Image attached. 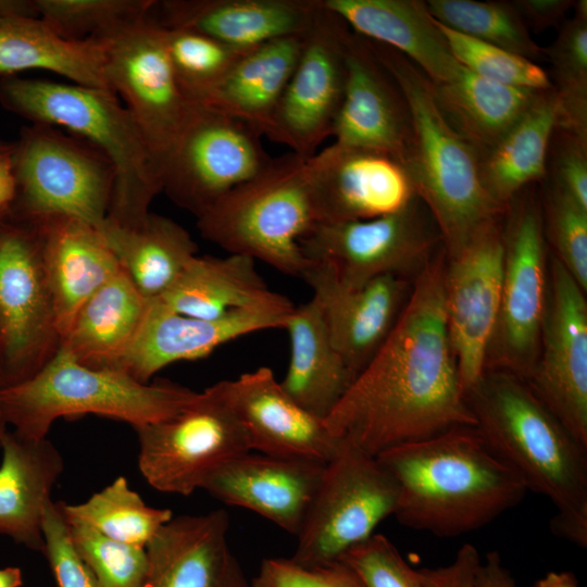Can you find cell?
Masks as SVG:
<instances>
[{"label":"cell","mask_w":587,"mask_h":587,"mask_svg":"<svg viewBox=\"0 0 587 587\" xmlns=\"http://www.w3.org/2000/svg\"><path fill=\"white\" fill-rule=\"evenodd\" d=\"M222 509L173 516L147 545L145 587H251L228 542Z\"/></svg>","instance_id":"cell-25"},{"label":"cell","mask_w":587,"mask_h":587,"mask_svg":"<svg viewBox=\"0 0 587 587\" xmlns=\"http://www.w3.org/2000/svg\"><path fill=\"white\" fill-rule=\"evenodd\" d=\"M439 242L433 217L415 197L385 216L316 223L300 239V247L309 261L328 266L339 280L358 286L378 276L417 274Z\"/></svg>","instance_id":"cell-14"},{"label":"cell","mask_w":587,"mask_h":587,"mask_svg":"<svg viewBox=\"0 0 587 587\" xmlns=\"http://www.w3.org/2000/svg\"><path fill=\"white\" fill-rule=\"evenodd\" d=\"M465 400L489 447L554 505L552 533L587 547V446L511 372L487 369Z\"/></svg>","instance_id":"cell-3"},{"label":"cell","mask_w":587,"mask_h":587,"mask_svg":"<svg viewBox=\"0 0 587 587\" xmlns=\"http://www.w3.org/2000/svg\"><path fill=\"white\" fill-rule=\"evenodd\" d=\"M164 27L198 32L223 42L252 48L303 36L320 0H165L158 2Z\"/></svg>","instance_id":"cell-27"},{"label":"cell","mask_w":587,"mask_h":587,"mask_svg":"<svg viewBox=\"0 0 587 587\" xmlns=\"http://www.w3.org/2000/svg\"><path fill=\"white\" fill-rule=\"evenodd\" d=\"M411 135L405 98L367 39L351 30L346 47V84L332 137L336 143L402 161Z\"/></svg>","instance_id":"cell-21"},{"label":"cell","mask_w":587,"mask_h":587,"mask_svg":"<svg viewBox=\"0 0 587 587\" xmlns=\"http://www.w3.org/2000/svg\"><path fill=\"white\" fill-rule=\"evenodd\" d=\"M523 23L530 32L539 33L560 27L575 0H512Z\"/></svg>","instance_id":"cell-51"},{"label":"cell","mask_w":587,"mask_h":587,"mask_svg":"<svg viewBox=\"0 0 587 587\" xmlns=\"http://www.w3.org/2000/svg\"><path fill=\"white\" fill-rule=\"evenodd\" d=\"M16 197L9 214L33 222L65 215L97 227L105 221L115 168L91 142L62 129L33 124L12 145Z\"/></svg>","instance_id":"cell-8"},{"label":"cell","mask_w":587,"mask_h":587,"mask_svg":"<svg viewBox=\"0 0 587 587\" xmlns=\"http://www.w3.org/2000/svg\"><path fill=\"white\" fill-rule=\"evenodd\" d=\"M502 260L500 220L446 255V324L464 396L487 369L500 309Z\"/></svg>","instance_id":"cell-18"},{"label":"cell","mask_w":587,"mask_h":587,"mask_svg":"<svg viewBox=\"0 0 587 587\" xmlns=\"http://www.w3.org/2000/svg\"><path fill=\"white\" fill-rule=\"evenodd\" d=\"M376 458L397 482L398 522L437 537L479 529L527 492L474 426L400 445Z\"/></svg>","instance_id":"cell-2"},{"label":"cell","mask_w":587,"mask_h":587,"mask_svg":"<svg viewBox=\"0 0 587 587\" xmlns=\"http://www.w3.org/2000/svg\"><path fill=\"white\" fill-rule=\"evenodd\" d=\"M445 271L442 248L416 274L389 336L324 420L335 438L376 457L475 427L447 330Z\"/></svg>","instance_id":"cell-1"},{"label":"cell","mask_w":587,"mask_h":587,"mask_svg":"<svg viewBox=\"0 0 587 587\" xmlns=\"http://www.w3.org/2000/svg\"><path fill=\"white\" fill-rule=\"evenodd\" d=\"M426 4L436 21L453 30L532 61L544 57L511 1L428 0Z\"/></svg>","instance_id":"cell-40"},{"label":"cell","mask_w":587,"mask_h":587,"mask_svg":"<svg viewBox=\"0 0 587 587\" xmlns=\"http://www.w3.org/2000/svg\"><path fill=\"white\" fill-rule=\"evenodd\" d=\"M546 182L540 201L546 239L554 258L579 287L587 291V209L566 192Z\"/></svg>","instance_id":"cell-45"},{"label":"cell","mask_w":587,"mask_h":587,"mask_svg":"<svg viewBox=\"0 0 587 587\" xmlns=\"http://www.w3.org/2000/svg\"><path fill=\"white\" fill-rule=\"evenodd\" d=\"M573 9L574 15L562 23L554 41L542 51L552 67L557 127L587 139V1H575Z\"/></svg>","instance_id":"cell-39"},{"label":"cell","mask_w":587,"mask_h":587,"mask_svg":"<svg viewBox=\"0 0 587 587\" xmlns=\"http://www.w3.org/2000/svg\"><path fill=\"white\" fill-rule=\"evenodd\" d=\"M476 587H516L513 576L503 565L500 554L491 551L476 571Z\"/></svg>","instance_id":"cell-52"},{"label":"cell","mask_w":587,"mask_h":587,"mask_svg":"<svg viewBox=\"0 0 587 587\" xmlns=\"http://www.w3.org/2000/svg\"><path fill=\"white\" fill-rule=\"evenodd\" d=\"M0 448V535L41 552L42 523L64 461L48 439H30L8 429Z\"/></svg>","instance_id":"cell-29"},{"label":"cell","mask_w":587,"mask_h":587,"mask_svg":"<svg viewBox=\"0 0 587 587\" xmlns=\"http://www.w3.org/2000/svg\"><path fill=\"white\" fill-rule=\"evenodd\" d=\"M134 429L142 477L166 494L190 496L222 466L251 451L223 380L198 392L175 415Z\"/></svg>","instance_id":"cell-9"},{"label":"cell","mask_w":587,"mask_h":587,"mask_svg":"<svg viewBox=\"0 0 587 587\" xmlns=\"http://www.w3.org/2000/svg\"><path fill=\"white\" fill-rule=\"evenodd\" d=\"M197 396L170 380L141 383L118 370L89 367L60 347L30 378L5 387L1 405L12 430L45 439L61 417L95 414L136 428L175 415Z\"/></svg>","instance_id":"cell-6"},{"label":"cell","mask_w":587,"mask_h":587,"mask_svg":"<svg viewBox=\"0 0 587 587\" xmlns=\"http://www.w3.org/2000/svg\"><path fill=\"white\" fill-rule=\"evenodd\" d=\"M23 573L20 567L8 566L0 569V587H21Z\"/></svg>","instance_id":"cell-55"},{"label":"cell","mask_w":587,"mask_h":587,"mask_svg":"<svg viewBox=\"0 0 587 587\" xmlns=\"http://www.w3.org/2000/svg\"><path fill=\"white\" fill-rule=\"evenodd\" d=\"M11 151L0 157V212L10 211L16 197Z\"/></svg>","instance_id":"cell-53"},{"label":"cell","mask_w":587,"mask_h":587,"mask_svg":"<svg viewBox=\"0 0 587 587\" xmlns=\"http://www.w3.org/2000/svg\"><path fill=\"white\" fill-rule=\"evenodd\" d=\"M528 188L504 212L500 309L487 360V369L524 379L538 357L549 287L541 204Z\"/></svg>","instance_id":"cell-10"},{"label":"cell","mask_w":587,"mask_h":587,"mask_svg":"<svg viewBox=\"0 0 587 587\" xmlns=\"http://www.w3.org/2000/svg\"><path fill=\"white\" fill-rule=\"evenodd\" d=\"M367 41L405 98L411 135L401 164L438 228L446 255H450L485 226L499 221L505 209L486 192L478 154L442 116L430 79L398 51Z\"/></svg>","instance_id":"cell-4"},{"label":"cell","mask_w":587,"mask_h":587,"mask_svg":"<svg viewBox=\"0 0 587 587\" xmlns=\"http://www.w3.org/2000/svg\"><path fill=\"white\" fill-rule=\"evenodd\" d=\"M0 102L33 124L64 128L108 155L115 168V184L107 221L127 227L147 217L161 185L145 141L115 93L9 76L0 82Z\"/></svg>","instance_id":"cell-5"},{"label":"cell","mask_w":587,"mask_h":587,"mask_svg":"<svg viewBox=\"0 0 587 587\" xmlns=\"http://www.w3.org/2000/svg\"><path fill=\"white\" fill-rule=\"evenodd\" d=\"M99 228L121 268L147 300L161 298L197 255V243L182 225L152 212L135 226L105 220Z\"/></svg>","instance_id":"cell-36"},{"label":"cell","mask_w":587,"mask_h":587,"mask_svg":"<svg viewBox=\"0 0 587 587\" xmlns=\"http://www.w3.org/2000/svg\"><path fill=\"white\" fill-rule=\"evenodd\" d=\"M533 587H579L576 577L570 572H549Z\"/></svg>","instance_id":"cell-54"},{"label":"cell","mask_w":587,"mask_h":587,"mask_svg":"<svg viewBox=\"0 0 587 587\" xmlns=\"http://www.w3.org/2000/svg\"><path fill=\"white\" fill-rule=\"evenodd\" d=\"M398 496L397 482L376 457L341 441L325 464L291 559L307 565L338 561L395 514Z\"/></svg>","instance_id":"cell-11"},{"label":"cell","mask_w":587,"mask_h":587,"mask_svg":"<svg viewBox=\"0 0 587 587\" xmlns=\"http://www.w3.org/2000/svg\"><path fill=\"white\" fill-rule=\"evenodd\" d=\"M347 23L321 0L266 137L302 158L332 136L346 84Z\"/></svg>","instance_id":"cell-16"},{"label":"cell","mask_w":587,"mask_h":587,"mask_svg":"<svg viewBox=\"0 0 587 587\" xmlns=\"http://www.w3.org/2000/svg\"><path fill=\"white\" fill-rule=\"evenodd\" d=\"M67 524L76 552L102 587L146 586L149 572L146 548L111 539L83 523L67 521Z\"/></svg>","instance_id":"cell-44"},{"label":"cell","mask_w":587,"mask_h":587,"mask_svg":"<svg viewBox=\"0 0 587 587\" xmlns=\"http://www.w3.org/2000/svg\"><path fill=\"white\" fill-rule=\"evenodd\" d=\"M105 62L104 37L66 39L39 16H0V75L4 77L43 70L72 84L110 91Z\"/></svg>","instance_id":"cell-31"},{"label":"cell","mask_w":587,"mask_h":587,"mask_svg":"<svg viewBox=\"0 0 587 587\" xmlns=\"http://www.w3.org/2000/svg\"><path fill=\"white\" fill-rule=\"evenodd\" d=\"M167 309L192 317L218 319L248 309L292 310L294 303L271 290L254 260L230 254L196 255L159 299Z\"/></svg>","instance_id":"cell-30"},{"label":"cell","mask_w":587,"mask_h":587,"mask_svg":"<svg viewBox=\"0 0 587 587\" xmlns=\"http://www.w3.org/2000/svg\"><path fill=\"white\" fill-rule=\"evenodd\" d=\"M27 223L39 237L62 341L80 307L122 268L100 228L92 224L65 215Z\"/></svg>","instance_id":"cell-26"},{"label":"cell","mask_w":587,"mask_h":587,"mask_svg":"<svg viewBox=\"0 0 587 587\" xmlns=\"http://www.w3.org/2000/svg\"><path fill=\"white\" fill-rule=\"evenodd\" d=\"M301 279L319 300L332 342L354 380L389 336L412 285L408 278L384 275L351 286L314 262Z\"/></svg>","instance_id":"cell-20"},{"label":"cell","mask_w":587,"mask_h":587,"mask_svg":"<svg viewBox=\"0 0 587 587\" xmlns=\"http://www.w3.org/2000/svg\"><path fill=\"white\" fill-rule=\"evenodd\" d=\"M149 301L121 270L80 307L60 347L84 365L113 369L135 340Z\"/></svg>","instance_id":"cell-35"},{"label":"cell","mask_w":587,"mask_h":587,"mask_svg":"<svg viewBox=\"0 0 587 587\" xmlns=\"http://www.w3.org/2000/svg\"><path fill=\"white\" fill-rule=\"evenodd\" d=\"M586 292L551 258L539 351L527 384L570 433L587 446Z\"/></svg>","instance_id":"cell-17"},{"label":"cell","mask_w":587,"mask_h":587,"mask_svg":"<svg viewBox=\"0 0 587 587\" xmlns=\"http://www.w3.org/2000/svg\"><path fill=\"white\" fill-rule=\"evenodd\" d=\"M455 60L470 72L503 85L532 90L552 88L547 72L534 61L453 30L437 21Z\"/></svg>","instance_id":"cell-43"},{"label":"cell","mask_w":587,"mask_h":587,"mask_svg":"<svg viewBox=\"0 0 587 587\" xmlns=\"http://www.w3.org/2000/svg\"><path fill=\"white\" fill-rule=\"evenodd\" d=\"M294 310L248 309L218 319H199L150 300L135 340L112 370L150 383L172 363L205 358L217 347L253 332L284 328Z\"/></svg>","instance_id":"cell-22"},{"label":"cell","mask_w":587,"mask_h":587,"mask_svg":"<svg viewBox=\"0 0 587 587\" xmlns=\"http://www.w3.org/2000/svg\"><path fill=\"white\" fill-rule=\"evenodd\" d=\"M284 329L289 335L290 359L279 384L298 404L324 421L353 377L332 342L319 300L312 297L296 307Z\"/></svg>","instance_id":"cell-32"},{"label":"cell","mask_w":587,"mask_h":587,"mask_svg":"<svg viewBox=\"0 0 587 587\" xmlns=\"http://www.w3.org/2000/svg\"><path fill=\"white\" fill-rule=\"evenodd\" d=\"M104 38L109 89L124 100L161 185L162 167L190 108L166 52L164 28L148 16Z\"/></svg>","instance_id":"cell-15"},{"label":"cell","mask_w":587,"mask_h":587,"mask_svg":"<svg viewBox=\"0 0 587 587\" xmlns=\"http://www.w3.org/2000/svg\"><path fill=\"white\" fill-rule=\"evenodd\" d=\"M480 561L476 547L464 544L449 564L424 567L417 572L424 587H476L475 577Z\"/></svg>","instance_id":"cell-50"},{"label":"cell","mask_w":587,"mask_h":587,"mask_svg":"<svg viewBox=\"0 0 587 587\" xmlns=\"http://www.w3.org/2000/svg\"><path fill=\"white\" fill-rule=\"evenodd\" d=\"M303 36L278 38L253 47L213 89L195 103L236 117L262 136H267L277 105L299 60Z\"/></svg>","instance_id":"cell-33"},{"label":"cell","mask_w":587,"mask_h":587,"mask_svg":"<svg viewBox=\"0 0 587 587\" xmlns=\"http://www.w3.org/2000/svg\"><path fill=\"white\" fill-rule=\"evenodd\" d=\"M432 88L445 120L478 158L502 139L544 91L496 83L463 66L455 78L432 82Z\"/></svg>","instance_id":"cell-34"},{"label":"cell","mask_w":587,"mask_h":587,"mask_svg":"<svg viewBox=\"0 0 587 587\" xmlns=\"http://www.w3.org/2000/svg\"><path fill=\"white\" fill-rule=\"evenodd\" d=\"M61 346L53 298L35 227L0 221V353L4 388L35 375Z\"/></svg>","instance_id":"cell-12"},{"label":"cell","mask_w":587,"mask_h":587,"mask_svg":"<svg viewBox=\"0 0 587 587\" xmlns=\"http://www.w3.org/2000/svg\"><path fill=\"white\" fill-rule=\"evenodd\" d=\"M262 135L249 124L190 103L184 126L162 167V191L196 217L270 165Z\"/></svg>","instance_id":"cell-13"},{"label":"cell","mask_w":587,"mask_h":587,"mask_svg":"<svg viewBox=\"0 0 587 587\" xmlns=\"http://www.w3.org/2000/svg\"><path fill=\"white\" fill-rule=\"evenodd\" d=\"M292 152L235 187L197 216L199 233L230 254L301 278L312 263L300 239L316 224L307 161Z\"/></svg>","instance_id":"cell-7"},{"label":"cell","mask_w":587,"mask_h":587,"mask_svg":"<svg viewBox=\"0 0 587 587\" xmlns=\"http://www.w3.org/2000/svg\"><path fill=\"white\" fill-rule=\"evenodd\" d=\"M251 587H364L358 574L342 561L307 565L291 558H266Z\"/></svg>","instance_id":"cell-48"},{"label":"cell","mask_w":587,"mask_h":587,"mask_svg":"<svg viewBox=\"0 0 587 587\" xmlns=\"http://www.w3.org/2000/svg\"><path fill=\"white\" fill-rule=\"evenodd\" d=\"M60 502L67 521L83 523L111 539L142 548L174 516L170 509L148 505L123 476L84 502Z\"/></svg>","instance_id":"cell-38"},{"label":"cell","mask_w":587,"mask_h":587,"mask_svg":"<svg viewBox=\"0 0 587 587\" xmlns=\"http://www.w3.org/2000/svg\"><path fill=\"white\" fill-rule=\"evenodd\" d=\"M163 28L173 72L189 103L213 89L253 48L233 46L193 30Z\"/></svg>","instance_id":"cell-41"},{"label":"cell","mask_w":587,"mask_h":587,"mask_svg":"<svg viewBox=\"0 0 587 587\" xmlns=\"http://www.w3.org/2000/svg\"><path fill=\"white\" fill-rule=\"evenodd\" d=\"M38 15L59 35L80 40L104 37L148 17L153 0H35Z\"/></svg>","instance_id":"cell-42"},{"label":"cell","mask_w":587,"mask_h":587,"mask_svg":"<svg viewBox=\"0 0 587 587\" xmlns=\"http://www.w3.org/2000/svg\"><path fill=\"white\" fill-rule=\"evenodd\" d=\"M557 123L558 100L553 89L540 91L521 120L479 157L480 179L494 202L507 210L525 188L544 182Z\"/></svg>","instance_id":"cell-37"},{"label":"cell","mask_w":587,"mask_h":587,"mask_svg":"<svg viewBox=\"0 0 587 587\" xmlns=\"http://www.w3.org/2000/svg\"><path fill=\"white\" fill-rule=\"evenodd\" d=\"M355 34L387 46L413 62L433 83L458 76L453 57L430 14L420 0H321Z\"/></svg>","instance_id":"cell-28"},{"label":"cell","mask_w":587,"mask_h":587,"mask_svg":"<svg viewBox=\"0 0 587 587\" xmlns=\"http://www.w3.org/2000/svg\"><path fill=\"white\" fill-rule=\"evenodd\" d=\"M12 149V145L0 142V157L8 153Z\"/></svg>","instance_id":"cell-57"},{"label":"cell","mask_w":587,"mask_h":587,"mask_svg":"<svg viewBox=\"0 0 587 587\" xmlns=\"http://www.w3.org/2000/svg\"><path fill=\"white\" fill-rule=\"evenodd\" d=\"M360 577L364 587H424L419 572L382 534L349 549L340 559Z\"/></svg>","instance_id":"cell-46"},{"label":"cell","mask_w":587,"mask_h":587,"mask_svg":"<svg viewBox=\"0 0 587 587\" xmlns=\"http://www.w3.org/2000/svg\"><path fill=\"white\" fill-rule=\"evenodd\" d=\"M4 389V378H3V369H2V360H1V353H0V444H1V440L3 438V436L5 435V433L8 432V424L4 420V416H3V412H2V405H1V394H2V390Z\"/></svg>","instance_id":"cell-56"},{"label":"cell","mask_w":587,"mask_h":587,"mask_svg":"<svg viewBox=\"0 0 587 587\" xmlns=\"http://www.w3.org/2000/svg\"><path fill=\"white\" fill-rule=\"evenodd\" d=\"M316 223L371 220L396 213L416 196L391 155L333 142L307 161Z\"/></svg>","instance_id":"cell-19"},{"label":"cell","mask_w":587,"mask_h":587,"mask_svg":"<svg viewBox=\"0 0 587 587\" xmlns=\"http://www.w3.org/2000/svg\"><path fill=\"white\" fill-rule=\"evenodd\" d=\"M325 464L249 451L216 471L202 489L225 504L251 510L297 536Z\"/></svg>","instance_id":"cell-24"},{"label":"cell","mask_w":587,"mask_h":587,"mask_svg":"<svg viewBox=\"0 0 587 587\" xmlns=\"http://www.w3.org/2000/svg\"><path fill=\"white\" fill-rule=\"evenodd\" d=\"M9 213V211L7 212H0V221Z\"/></svg>","instance_id":"cell-58"},{"label":"cell","mask_w":587,"mask_h":587,"mask_svg":"<svg viewBox=\"0 0 587 587\" xmlns=\"http://www.w3.org/2000/svg\"><path fill=\"white\" fill-rule=\"evenodd\" d=\"M544 180L587 209V139L555 126L549 143Z\"/></svg>","instance_id":"cell-49"},{"label":"cell","mask_w":587,"mask_h":587,"mask_svg":"<svg viewBox=\"0 0 587 587\" xmlns=\"http://www.w3.org/2000/svg\"><path fill=\"white\" fill-rule=\"evenodd\" d=\"M43 549L58 587H102L76 552L61 502L51 500L45 510Z\"/></svg>","instance_id":"cell-47"},{"label":"cell","mask_w":587,"mask_h":587,"mask_svg":"<svg viewBox=\"0 0 587 587\" xmlns=\"http://www.w3.org/2000/svg\"><path fill=\"white\" fill-rule=\"evenodd\" d=\"M223 386L251 451L321 463H327L337 452L341 441L328 432L323 420L285 392L270 367L224 379Z\"/></svg>","instance_id":"cell-23"}]
</instances>
